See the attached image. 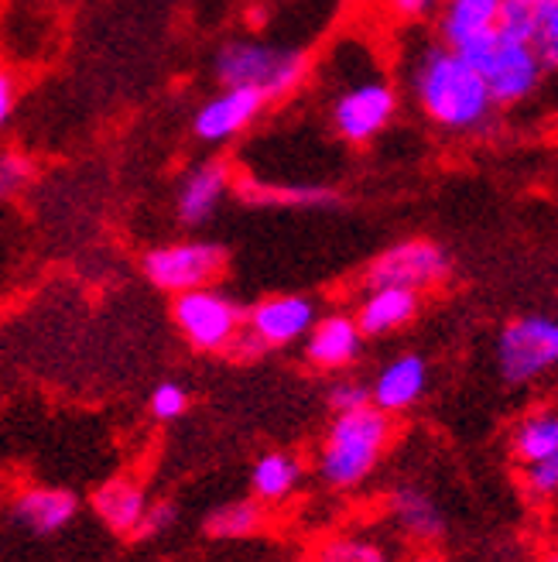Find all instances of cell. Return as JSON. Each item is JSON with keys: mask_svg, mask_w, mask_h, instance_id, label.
I'll list each match as a JSON object with an SVG mask.
<instances>
[{"mask_svg": "<svg viewBox=\"0 0 558 562\" xmlns=\"http://www.w3.org/2000/svg\"><path fill=\"white\" fill-rule=\"evenodd\" d=\"M535 18H538V0H504V4H500V14H497V32L532 42Z\"/></svg>", "mask_w": 558, "mask_h": 562, "instance_id": "26", "label": "cell"}, {"mask_svg": "<svg viewBox=\"0 0 558 562\" xmlns=\"http://www.w3.org/2000/svg\"><path fill=\"white\" fill-rule=\"evenodd\" d=\"M514 457L521 463L558 457V412L555 408L532 412L514 429Z\"/></svg>", "mask_w": 558, "mask_h": 562, "instance_id": "21", "label": "cell"}, {"mask_svg": "<svg viewBox=\"0 0 558 562\" xmlns=\"http://www.w3.org/2000/svg\"><path fill=\"white\" fill-rule=\"evenodd\" d=\"M175 521V508L172 504H164V501H158V504H148V512H145V518H141V528H137V536H158V531H164Z\"/></svg>", "mask_w": 558, "mask_h": 562, "instance_id": "31", "label": "cell"}, {"mask_svg": "<svg viewBox=\"0 0 558 562\" xmlns=\"http://www.w3.org/2000/svg\"><path fill=\"white\" fill-rule=\"evenodd\" d=\"M504 0H442L439 11V38L453 48L480 38L497 27V14Z\"/></svg>", "mask_w": 558, "mask_h": 562, "instance_id": "18", "label": "cell"}, {"mask_svg": "<svg viewBox=\"0 0 558 562\" xmlns=\"http://www.w3.org/2000/svg\"><path fill=\"white\" fill-rule=\"evenodd\" d=\"M79 515V497L66 487H24L14 497V518L38 531V536H52L62 531Z\"/></svg>", "mask_w": 558, "mask_h": 562, "instance_id": "17", "label": "cell"}, {"mask_svg": "<svg viewBox=\"0 0 558 562\" xmlns=\"http://www.w3.org/2000/svg\"><path fill=\"white\" fill-rule=\"evenodd\" d=\"M151 415L158 422H175L189 412V391L175 381H161L155 391H151V402H148Z\"/></svg>", "mask_w": 558, "mask_h": 562, "instance_id": "27", "label": "cell"}, {"mask_svg": "<svg viewBox=\"0 0 558 562\" xmlns=\"http://www.w3.org/2000/svg\"><path fill=\"white\" fill-rule=\"evenodd\" d=\"M371 405V384L364 381H353V378H343L329 387V408L332 412H353V408H364Z\"/></svg>", "mask_w": 558, "mask_h": 562, "instance_id": "29", "label": "cell"}, {"mask_svg": "<svg viewBox=\"0 0 558 562\" xmlns=\"http://www.w3.org/2000/svg\"><path fill=\"white\" fill-rule=\"evenodd\" d=\"M418 308H422V292L398 289V285H377L367 289V295L356 305V326L364 336H390L405 329Z\"/></svg>", "mask_w": 558, "mask_h": 562, "instance_id": "16", "label": "cell"}, {"mask_svg": "<svg viewBox=\"0 0 558 562\" xmlns=\"http://www.w3.org/2000/svg\"><path fill=\"white\" fill-rule=\"evenodd\" d=\"M305 72H309V55L305 52L254 38H234L219 45L213 59V76L219 87L261 90L271 103L298 90Z\"/></svg>", "mask_w": 558, "mask_h": 562, "instance_id": "3", "label": "cell"}, {"mask_svg": "<svg viewBox=\"0 0 558 562\" xmlns=\"http://www.w3.org/2000/svg\"><path fill=\"white\" fill-rule=\"evenodd\" d=\"M466 59L477 66V72L487 79L493 103H521L527 100L545 76V66L532 42L504 35V32H487L459 48Z\"/></svg>", "mask_w": 558, "mask_h": 562, "instance_id": "4", "label": "cell"}, {"mask_svg": "<svg viewBox=\"0 0 558 562\" xmlns=\"http://www.w3.org/2000/svg\"><path fill=\"white\" fill-rule=\"evenodd\" d=\"M243 200L250 203H277V206H329L337 203V192L326 186H261L240 182Z\"/></svg>", "mask_w": 558, "mask_h": 562, "instance_id": "24", "label": "cell"}, {"mask_svg": "<svg viewBox=\"0 0 558 562\" xmlns=\"http://www.w3.org/2000/svg\"><path fill=\"white\" fill-rule=\"evenodd\" d=\"M267 97L261 90L250 87H223L216 97H209L192 117V134L203 140V145H227L237 134H243L254 124L264 110Z\"/></svg>", "mask_w": 558, "mask_h": 562, "instance_id": "11", "label": "cell"}, {"mask_svg": "<svg viewBox=\"0 0 558 562\" xmlns=\"http://www.w3.org/2000/svg\"><path fill=\"white\" fill-rule=\"evenodd\" d=\"M542 562H558V552H551V555H545Z\"/></svg>", "mask_w": 558, "mask_h": 562, "instance_id": "35", "label": "cell"}, {"mask_svg": "<svg viewBox=\"0 0 558 562\" xmlns=\"http://www.w3.org/2000/svg\"><path fill=\"white\" fill-rule=\"evenodd\" d=\"M27 179H32V161L21 151H0V200L14 195Z\"/></svg>", "mask_w": 558, "mask_h": 562, "instance_id": "30", "label": "cell"}, {"mask_svg": "<svg viewBox=\"0 0 558 562\" xmlns=\"http://www.w3.org/2000/svg\"><path fill=\"white\" fill-rule=\"evenodd\" d=\"M532 45L545 69L558 66V0H538V18H535V35Z\"/></svg>", "mask_w": 558, "mask_h": 562, "instance_id": "25", "label": "cell"}, {"mask_svg": "<svg viewBox=\"0 0 558 562\" xmlns=\"http://www.w3.org/2000/svg\"><path fill=\"white\" fill-rule=\"evenodd\" d=\"M524 487L535 501H548L558 494V457L524 463Z\"/></svg>", "mask_w": 558, "mask_h": 562, "instance_id": "28", "label": "cell"}, {"mask_svg": "<svg viewBox=\"0 0 558 562\" xmlns=\"http://www.w3.org/2000/svg\"><path fill=\"white\" fill-rule=\"evenodd\" d=\"M367 336L360 333L356 319L346 313H329L316 316L312 329L305 333V360L312 363L316 371H346L364 353Z\"/></svg>", "mask_w": 558, "mask_h": 562, "instance_id": "12", "label": "cell"}, {"mask_svg": "<svg viewBox=\"0 0 558 562\" xmlns=\"http://www.w3.org/2000/svg\"><path fill=\"white\" fill-rule=\"evenodd\" d=\"M398 114V90L387 76H360L337 90L329 103V124L346 145H371Z\"/></svg>", "mask_w": 558, "mask_h": 562, "instance_id": "6", "label": "cell"}, {"mask_svg": "<svg viewBox=\"0 0 558 562\" xmlns=\"http://www.w3.org/2000/svg\"><path fill=\"white\" fill-rule=\"evenodd\" d=\"M247 308L216 285L172 295V323L182 340L200 353H227L243 333Z\"/></svg>", "mask_w": 558, "mask_h": 562, "instance_id": "5", "label": "cell"}, {"mask_svg": "<svg viewBox=\"0 0 558 562\" xmlns=\"http://www.w3.org/2000/svg\"><path fill=\"white\" fill-rule=\"evenodd\" d=\"M309 562H390V552L374 539L340 531V536L319 539L309 549Z\"/></svg>", "mask_w": 558, "mask_h": 562, "instance_id": "23", "label": "cell"}, {"mask_svg": "<svg viewBox=\"0 0 558 562\" xmlns=\"http://www.w3.org/2000/svg\"><path fill=\"white\" fill-rule=\"evenodd\" d=\"M267 521V512L261 501H230L223 504V508H216L209 518H206V531L213 539H250L258 536V531L264 528Z\"/></svg>", "mask_w": 558, "mask_h": 562, "instance_id": "22", "label": "cell"}, {"mask_svg": "<svg viewBox=\"0 0 558 562\" xmlns=\"http://www.w3.org/2000/svg\"><path fill=\"white\" fill-rule=\"evenodd\" d=\"M429 391V363L418 353H401L395 360H387L377 371L371 384V405L387 412V415H401L422 402Z\"/></svg>", "mask_w": 558, "mask_h": 562, "instance_id": "14", "label": "cell"}, {"mask_svg": "<svg viewBox=\"0 0 558 562\" xmlns=\"http://www.w3.org/2000/svg\"><path fill=\"white\" fill-rule=\"evenodd\" d=\"M449 274H453L449 250L435 240L414 237V240H401L395 247H387L384 255H377L364 271V285L367 289L398 285V289H411V292H425V289L442 285Z\"/></svg>", "mask_w": 558, "mask_h": 562, "instance_id": "10", "label": "cell"}, {"mask_svg": "<svg viewBox=\"0 0 558 562\" xmlns=\"http://www.w3.org/2000/svg\"><path fill=\"white\" fill-rule=\"evenodd\" d=\"M390 14H398L401 21H422L442 8V0H387Z\"/></svg>", "mask_w": 558, "mask_h": 562, "instance_id": "32", "label": "cell"}, {"mask_svg": "<svg viewBox=\"0 0 558 562\" xmlns=\"http://www.w3.org/2000/svg\"><path fill=\"white\" fill-rule=\"evenodd\" d=\"M230 186H234V172H230V165L219 158H209L189 168L175 192L179 223H185V227H203V223H209L216 210L223 206V200L230 195Z\"/></svg>", "mask_w": 558, "mask_h": 562, "instance_id": "13", "label": "cell"}, {"mask_svg": "<svg viewBox=\"0 0 558 562\" xmlns=\"http://www.w3.org/2000/svg\"><path fill=\"white\" fill-rule=\"evenodd\" d=\"M301 460L295 453H285V449H274V453H264L254 470H250V494L261 504H282L288 501L298 484H301Z\"/></svg>", "mask_w": 558, "mask_h": 562, "instance_id": "20", "label": "cell"}, {"mask_svg": "<svg viewBox=\"0 0 558 562\" xmlns=\"http://www.w3.org/2000/svg\"><path fill=\"white\" fill-rule=\"evenodd\" d=\"M411 562H445V559H442L439 552H418V555H414Z\"/></svg>", "mask_w": 558, "mask_h": 562, "instance_id": "34", "label": "cell"}, {"mask_svg": "<svg viewBox=\"0 0 558 562\" xmlns=\"http://www.w3.org/2000/svg\"><path fill=\"white\" fill-rule=\"evenodd\" d=\"M497 368L508 384H532L558 368V319L521 316L497 336Z\"/></svg>", "mask_w": 558, "mask_h": 562, "instance_id": "8", "label": "cell"}, {"mask_svg": "<svg viewBox=\"0 0 558 562\" xmlns=\"http://www.w3.org/2000/svg\"><path fill=\"white\" fill-rule=\"evenodd\" d=\"M14 103H18V82L11 72L0 69V131L11 124V114H14Z\"/></svg>", "mask_w": 558, "mask_h": 562, "instance_id": "33", "label": "cell"}, {"mask_svg": "<svg viewBox=\"0 0 558 562\" xmlns=\"http://www.w3.org/2000/svg\"><path fill=\"white\" fill-rule=\"evenodd\" d=\"M227 247L216 240H175L151 247L141 258V271L158 292L179 295L189 289L216 285V278L227 271Z\"/></svg>", "mask_w": 558, "mask_h": 562, "instance_id": "7", "label": "cell"}, {"mask_svg": "<svg viewBox=\"0 0 558 562\" xmlns=\"http://www.w3.org/2000/svg\"><path fill=\"white\" fill-rule=\"evenodd\" d=\"M390 436H395L390 415L374 405L340 412L329 422L322 446H319V457H316L319 481L332 491L360 487L377 470L380 457L387 453Z\"/></svg>", "mask_w": 558, "mask_h": 562, "instance_id": "2", "label": "cell"}, {"mask_svg": "<svg viewBox=\"0 0 558 562\" xmlns=\"http://www.w3.org/2000/svg\"><path fill=\"white\" fill-rule=\"evenodd\" d=\"M93 515L110 528L117 531V536H137V528H141V518L148 512V494L141 487V481L137 476H110V481H103L93 497Z\"/></svg>", "mask_w": 558, "mask_h": 562, "instance_id": "15", "label": "cell"}, {"mask_svg": "<svg viewBox=\"0 0 558 562\" xmlns=\"http://www.w3.org/2000/svg\"><path fill=\"white\" fill-rule=\"evenodd\" d=\"M319 316V308L309 295H267L261 302L250 305V313L243 319V333L234 344L240 357H254L264 350H282L298 340H305V333L312 329Z\"/></svg>", "mask_w": 558, "mask_h": 562, "instance_id": "9", "label": "cell"}, {"mask_svg": "<svg viewBox=\"0 0 558 562\" xmlns=\"http://www.w3.org/2000/svg\"><path fill=\"white\" fill-rule=\"evenodd\" d=\"M390 518H395L398 528L414 542H435L445 531V518L439 512V504L418 487H398L390 494Z\"/></svg>", "mask_w": 558, "mask_h": 562, "instance_id": "19", "label": "cell"}, {"mask_svg": "<svg viewBox=\"0 0 558 562\" xmlns=\"http://www.w3.org/2000/svg\"><path fill=\"white\" fill-rule=\"evenodd\" d=\"M408 87L418 110L442 131L472 134L490 124L493 97L487 79L453 45L425 42L408 63Z\"/></svg>", "mask_w": 558, "mask_h": 562, "instance_id": "1", "label": "cell"}]
</instances>
